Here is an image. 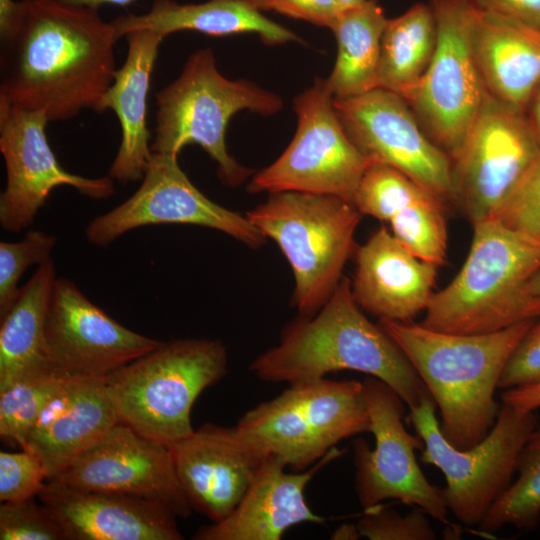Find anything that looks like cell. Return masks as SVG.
<instances>
[{"mask_svg": "<svg viewBox=\"0 0 540 540\" xmlns=\"http://www.w3.org/2000/svg\"><path fill=\"white\" fill-rule=\"evenodd\" d=\"M0 39V102L43 112L49 122L96 111L113 83L119 39L98 9L24 0Z\"/></svg>", "mask_w": 540, "mask_h": 540, "instance_id": "6da1fadb", "label": "cell"}, {"mask_svg": "<svg viewBox=\"0 0 540 540\" xmlns=\"http://www.w3.org/2000/svg\"><path fill=\"white\" fill-rule=\"evenodd\" d=\"M250 370L263 381L289 385L358 371L387 383L409 409L430 395L397 344L364 315L346 277L315 315L287 324L279 344L257 356Z\"/></svg>", "mask_w": 540, "mask_h": 540, "instance_id": "7a4b0ae2", "label": "cell"}, {"mask_svg": "<svg viewBox=\"0 0 540 540\" xmlns=\"http://www.w3.org/2000/svg\"><path fill=\"white\" fill-rule=\"evenodd\" d=\"M535 319L485 334L435 331L412 321L379 319L439 407L440 429L456 448L482 441L496 422L499 379Z\"/></svg>", "mask_w": 540, "mask_h": 540, "instance_id": "3957f363", "label": "cell"}, {"mask_svg": "<svg viewBox=\"0 0 540 540\" xmlns=\"http://www.w3.org/2000/svg\"><path fill=\"white\" fill-rule=\"evenodd\" d=\"M468 256L454 279L434 293L421 324L452 334L492 333L540 316L527 290L540 269V241L491 217L473 224Z\"/></svg>", "mask_w": 540, "mask_h": 540, "instance_id": "277c9868", "label": "cell"}, {"mask_svg": "<svg viewBox=\"0 0 540 540\" xmlns=\"http://www.w3.org/2000/svg\"><path fill=\"white\" fill-rule=\"evenodd\" d=\"M155 99L152 153L178 157L184 146L198 144L216 162L217 176L228 187L241 185L253 173L227 150L230 119L242 110L271 116L283 108L278 94L245 79L226 78L210 48L191 53L179 76Z\"/></svg>", "mask_w": 540, "mask_h": 540, "instance_id": "5b68a950", "label": "cell"}, {"mask_svg": "<svg viewBox=\"0 0 540 540\" xmlns=\"http://www.w3.org/2000/svg\"><path fill=\"white\" fill-rule=\"evenodd\" d=\"M228 355L219 340L185 338L161 342L106 377L119 422L170 446L194 429L198 396L227 373Z\"/></svg>", "mask_w": 540, "mask_h": 540, "instance_id": "8992f818", "label": "cell"}, {"mask_svg": "<svg viewBox=\"0 0 540 540\" xmlns=\"http://www.w3.org/2000/svg\"><path fill=\"white\" fill-rule=\"evenodd\" d=\"M361 216L340 197L297 191L270 193L246 214L288 260L295 278L292 304L302 316L315 315L338 286Z\"/></svg>", "mask_w": 540, "mask_h": 540, "instance_id": "52a82bcc", "label": "cell"}, {"mask_svg": "<svg viewBox=\"0 0 540 540\" xmlns=\"http://www.w3.org/2000/svg\"><path fill=\"white\" fill-rule=\"evenodd\" d=\"M235 427L265 455L303 471L340 441L370 433V417L362 382L322 377L289 385L248 410Z\"/></svg>", "mask_w": 540, "mask_h": 540, "instance_id": "ba28073f", "label": "cell"}, {"mask_svg": "<svg viewBox=\"0 0 540 540\" xmlns=\"http://www.w3.org/2000/svg\"><path fill=\"white\" fill-rule=\"evenodd\" d=\"M435 408L430 394L410 409L409 420L424 441L420 461L442 471L446 485L439 491L448 511L464 525L479 526L512 484L519 453L537 416L502 403L488 435L459 449L442 434Z\"/></svg>", "mask_w": 540, "mask_h": 540, "instance_id": "9c48e42d", "label": "cell"}, {"mask_svg": "<svg viewBox=\"0 0 540 540\" xmlns=\"http://www.w3.org/2000/svg\"><path fill=\"white\" fill-rule=\"evenodd\" d=\"M326 79L293 100L296 133L280 157L251 179L250 192L297 191L340 197L353 203L359 182L373 164L343 129Z\"/></svg>", "mask_w": 540, "mask_h": 540, "instance_id": "30bf717a", "label": "cell"}, {"mask_svg": "<svg viewBox=\"0 0 540 540\" xmlns=\"http://www.w3.org/2000/svg\"><path fill=\"white\" fill-rule=\"evenodd\" d=\"M437 44L424 76L405 99L424 132L453 161L487 90L475 60L471 0H431Z\"/></svg>", "mask_w": 540, "mask_h": 540, "instance_id": "8fae6325", "label": "cell"}, {"mask_svg": "<svg viewBox=\"0 0 540 540\" xmlns=\"http://www.w3.org/2000/svg\"><path fill=\"white\" fill-rule=\"evenodd\" d=\"M539 159L526 113L487 92L453 161L454 198L472 224L494 217Z\"/></svg>", "mask_w": 540, "mask_h": 540, "instance_id": "7c38bea8", "label": "cell"}, {"mask_svg": "<svg viewBox=\"0 0 540 540\" xmlns=\"http://www.w3.org/2000/svg\"><path fill=\"white\" fill-rule=\"evenodd\" d=\"M362 384L375 444L371 449L363 438L353 441L359 504L366 510L385 500H398L447 524L448 509L439 488L428 481L416 461L415 450H423L424 441L404 426L405 402L376 377L366 376Z\"/></svg>", "mask_w": 540, "mask_h": 540, "instance_id": "4fadbf2b", "label": "cell"}, {"mask_svg": "<svg viewBox=\"0 0 540 540\" xmlns=\"http://www.w3.org/2000/svg\"><path fill=\"white\" fill-rule=\"evenodd\" d=\"M333 104L347 136L372 163L397 169L442 201L454 198L452 160L401 95L378 87Z\"/></svg>", "mask_w": 540, "mask_h": 540, "instance_id": "5bb4252c", "label": "cell"}, {"mask_svg": "<svg viewBox=\"0 0 540 540\" xmlns=\"http://www.w3.org/2000/svg\"><path fill=\"white\" fill-rule=\"evenodd\" d=\"M139 188L126 201L95 217L88 241L104 247L138 227L189 224L212 228L258 248L266 237L249 219L206 197L178 164V157L152 153Z\"/></svg>", "mask_w": 540, "mask_h": 540, "instance_id": "9a60e30c", "label": "cell"}, {"mask_svg": "<svg viewBox=\"0 0 540 540\" xmlns=\"http://www.w3.org/2000/svg\"><path fill=\"white\" fill-rule=\"evenodd\" d=\"M48 123L43 112L0 102V152L6 169L0 224L5 231L19 233L29 227L56 187H73L91 199L115 193L109 176L84 177L60 165L47 139Z\"/></svg>", "mask_w": 540, "mask_h": 540, "instance_id": "2e32d148", "label": "cell"}, {"mask_svg": "<svg viewBox=\"0 0 540 540\" xmlns=\"http://www.w3.org/2000/svg\"><path fill=\"white\" fill-rule=\"evenodd\" d=\"M45 342L51 366L78 378L107 377L161 343L114 320L67 278L55 281Z\"/></svg>", "mask_w": 540, "mask_h": 540, "instance_id": "e0dca14e", "label": "cell"}, {"mask_svg": "<svg viewBox=\"0 0 540 540\" xmlns=\"http://www.w3.org/2000/svg\"><path fill=\"white\" fill-rule=\"evenodd\" d=\"M49 480L158 503L176 517L193 511L177 479L168 446L121 422Z\"/></svg>", "mask_w": 540, "mask_h": 540, "instance_id": "ac0fdd59", "label": "cell"}, {"mask_svg": "<svg viewBox=\"0 0 540 540\" xmlns=\"http://www.w3.org/2000/svg\"><path fill=\"white\" fill-rule=\"evenodd\" d=\"M192 510L212 522L238 505L267 455L236 427L205 423L168 446Z\"/></svg>", "mask_w": 540, "mask_h": 540, "instance_id": "d6986e66", "label": "cell"}, {"mask_svg": "<svg viewBox=\"0 0 540 540\" xmlns=\"http://www.w3.org/2000/svg\"><path fill=\"white\" fill-rule=\"evenodd\" d=\"M333 447L305 471H285L287 465L267 455L236 508L223 520L201 527L196 540H280L291 527L300 523L321 524L305 500V489L325 465L344 454Z\"/></svg>", "mask_w": 540, "mask_h": 540, "instance_id": "ffe728a7", "label": "cell"}, {"mask_svg": "<svg viewBox=\"0 0 540 540\" xmlns=\"http://www.w3.org/2000/svg\"><path fill=\"white\" fill-rule=\"evenodd\" d=\"M39 501L67 540H180L176 516L153 501L127 494L82 490L47 480Z\"/></svg>", "mask_w": 540, "mask_h": 540, "instance_id": "44dd1931", "label": "cell"}, {"mask_svg": "<svg viewBox=\"0 0 540 540\" xmlns=\"http://www.w3.org/2000/svg\"><path fill=\"white\" fill-rule=\"evenodd\" d=\"M437 267L381 226L356 250L353 297L362 310L379 319L412 321L434 294Z\"/></svg>", "mask_w": 540, "mask_h": 540, "instance_id": "7402d4cb", "label": "cell"}, {"mask_svg": "<svg viewBox=\"0 0 540 540\" xmlns=\"http://www.w3.org/2000/svg\"><path fill=\"white\" fill-rule=\"evenodd\" d=\"M118 422L106 377H75L42 410L21 449L41 459L49 480Z\"/></svg>", "mask_w": 540, "mask_h": 540, "instance_id": "603a6c76", "label": "cell"}, {"mask_svg": "<svg viewBox=\"0 0 540 540\" xmlns=\"http://www.w3.org/2000/svg\"><path fill=\"white\" fill-rule=\"evenodd\" d=\"M125 62L103 95L96 112L111 109L121 127V142L108 176L127 184L141 180L151 158L147 128V97L158 49L164 37L150 30H139L126 37Z\"/></svg>", "mask_w": 540, "mask_h": 540, "instance_id": "cb8c5ba5", "label": "cell"}, {"mask_svg": "<svg viewBox=\"0 0 540 540\" xmlns=\"http://www.w3.org/2000/svg\"><path fill=\"white\" fill-rule=\"evenodd\" d=\"M471 41L487 92L526 113L540 85V29L477 8Z\"/></svg>", "mask_w": 540, "mask_h": 540, "instance_id": "d4e9b609", "label": "cell"}, {"mask_svg": "<svg viewBox=\"0 0 540 540\" xmlns=\"http://www.w3.org/2000/svg\"><path fill=\"white\" fill-rule=\"evenodd\" d=\"M111 23L118 39L139 30H150L164 38L177 31L190 30L216 37L255 33L267 45L303 42L297 34L271 21L260 9L243 0L188 4L154 0L147 12L121 15Z\"/></svg>", "mask_w": 540, "mask_h": 540, "instance_id": "484cf974", "label": "cell"}, {"mask_svg": "<svg viewBox=\"0 0 540 540\" xmlns=\"http://www.w3.org/2000/svg\"><path fill=\"white\" fill-rule=\"evenodd\" d=\"M56 279L52 259L38 266L0 318V391L20 378L54 369L46 352L45 323Z\"/></svg>", "mask_w": 540, "mask_h": 540, "instance_id": "4316f807", "label": "cell"}, {"mask_svg": "<svg viewBox=\"0 0 540 540\" xmlns=\"http://www.w3.org/2000/svg\"><path fill=\"white\" fill-rule=\"evenodd\" d=\"M387 21L378 0H366L341 11L330 28L337 41V57L326 83L334 98L353 97L377 88Z\"/></svg>", "mask_w": 540, "mask_h": 540, "instance_id": "83f0119b", "label": "cell"}, {"mask_svg": "<svg viewBox=\"0 0 540 540\" xmlns=\"http://www.w3.org/2000/svg\"><path fill=\"white\" fill-rule=\"evenodd\" d=\"M436 44V20L430 4H414L388 19L381 40L377 88L406 99L427 71Z\"/></svg>", "mask_w": 540, "mask_h": 540, "instance_id": "f1b7e54d", "label": "cell"}, {"mask_svg": "<svg viewBox=\"0 0 540 540\" xmlns=\"http://www.w3.org/2000/svg\"><path fill=\"white\" fill-rule=\"evenodd\" d=\"M518 477L494 503L479 530L494 533L512 525L521 530H532L540 521V423L530 433L518 459Z\"/></svg>", "mask_w": 540, "mask_h": 540, "instance_id": "f546056e", "label": "cell"}, {"mask_svg": "<svg viewBox=\"0 0 540 540\" xmlns=\"http://www.w3.org/2000/svg\"><path fill=\"white\" fill-rule=\"evenodd\" d=\"M75 377L49 369L20 378L0 391V436L21 446L47 404Z\"/></svg>", "mask_w": 540, "mask_h": 540, "instance_id": "4dcf8cb0", "label": "cell"}, {"mask_svg": "<svg viewBox=\"0 0 540 540\" xmlns=\"http://www.w3.org/2000/svg\"><path fill=\"white\" fill-rule=\"evenodd\" d=\"M442 200L429 191L402 207L388 222L393 236L420 259L442 265L447 254V224Z\"/></svg>", "mask_w": 540, "mask_h": 540, "instance_id": "1f68e13d", "label": "cell"}, {"mask_svg": "<svg viewBox=\"0 0 540 540\" xmlns=\"http://www.w3.org/2000/svg\"><path fill=\"white\" fill-rule=\"evenodd\" d=\"M424 191L428 190L397 169L373 163L359 182L353 204L362 215L389 222L402 207Z\"/></svg>", "mask_w": 540, "mask_h": 540, "instance_id": "d6a6232c", "label": "cell"}, {"mask_svg": "<svg viewBox=\"0 0 540 540\" xmlns=\"http://www.w3.org/2000/svg\"><path fill=\"white\" fill-rule=\"evenodd\" d=\"M57 242L55 236L43 231H27L17 242H0V318L15 303L21 287L18 282L28 267L51 260Z\"/></svg>", "mask_w": 540, "mask_h": 540, "instance_id": "836d02e7", "label": "cell"}, {"mask_svg": "<svg viewBox=\"0 0 540 540\" xmlns=\"http://www.w3.org/2000/svg\"><path fill=\"white\" fill-rule=\"evenodd\" d=\"M1 540H67L52 513L35 497L1 502Z\"/></svg>", "mask_w": 540, "mask_h": 540, "instance_id": "e575fe53", "label": "cell"}, {"mask_svg": "<svg viewBox=\"0 0 540 540\" xmlns=\"http://www.w3.org/2000/svg\"><path fill=\"white\" fill-rule=\"evenodd\" d=\"M427 515L419 507L401 515L379 504L364 510L356 526L369 540H435L437 534Z\"/></svg>", "mask_w": 540, "mask_h": 540, "instance_id": "d590c367", "label": "cell"}, {"mask_svg": "<svg viewBox=\"0 0 540 540\" xmlns=\"http://www.w3.org/2000/svg\"><path fill=\"white\" fill-rule=\"evenodd\" d=\"M47 481L41 459L22 449L20 452H0V501H17L37 497Z\"/></svg>", "mask_w": 540, "mask_h": 540, "instance_id": "8d00e7d4", "label": "cell"}, {"mask_svg": "<svg viewBox=\"0 0 540 540\" xmlns=\"http://www.w3.org/2000/svg\"><path fill=\"white\" fill-rule=\"evenodd\" d=\"M494 217L506 226L540 241V159Z\"/></svg>", "mask_w": 540, "mask_h": 540, "instance_id": "74e56055", "label": "cell"}, {"mask_svg": "<svg viewBox=\"0 0 540 540\" xmlns=\"http://www.w3.org/2000/svg\"><path fill=\"white\" fill-rule=\"evenodd\" d=\"M540 383V316L517 344L501 373L498 388Z\"/></svg>", "mask_w": 540, "mask_h": 540, "instance_id": "f35d334b", "label": "cell"}, {"mask_svg": "<svg viewBox=\"0 0 540 540\" xmlns=\"http://www.w3.org/2000/svg\"><path fill=\"white\" fill-rule=\"evenodd\" d=\"M344 8L338 0H267L266 11L331 28Z\"/></svg>", "mask_w": 540, "mask_h": 540, "instance_id": "ab89813d", "label": "cell"}, {"mask_svg": "<svg viewBox=\"0 0 540 540\" xmlns=\"http://www.w3.org/2000/svg\"><path fill=\"white\" fill-rule=\"evenodd\" d=\"M480 10L540 29V0H471Z\"/></svg>", "mask_w": 540, "mask_h": 540, "instance_id": "60d3db41", "label": "cell"}, {"mask_svg": "<svg viewBox=\"0 0 540 540\" xmlns=\"http://www.w3.org/2000/svg\"><path fill=\"white\" fill-rule=\"evenodd\" d=\"M502 403L522 411L540 408V383L506 389L501 395Z\"/></svg>", "mask_w": 540, "mask_h": 540, "instance_id": "b9f144b4", "label": "cell"}, {"mask_svg": "<svg viewBox=\"0 0 540 540\" xmlns=\"http://www.w3.org/2000/svg\"><path fill=\"white\" fill-rule=\"evenodd\" d=\"M526 115L540 143V85L529 102Z\"/></svg>", "mask_w": 540, "mask_h": 540, "instance_id": "7bdbcfd3", "label": "cell"}, {"mask_svg": "<svg viewBox=\"0 0 540 540\" xmlns=\"http://www.w3.org/2000/svg\"><path fill=\"white\" fill-rule=\"evenodd\" d=\"M62 2L99 9L103 5L127 6L135 0H61Z\"/></svg>", "mask_w": 540, "mask_h": 540, "instance_id": "ee69618b", "label": "cell"}, {"mask_svg": "<svg viewBox=\"0 0 540 540\" xmlns=\"http://www.w3.org/2000/svg\"><path fill=\"white\" fill-rule=\"evenodd\" d=\"M360 536L356 525L343 524L332 534V539H358Z\"/></svg>", "mask_w": 540, "mask_h": 540, "instance_id": "f6af8a7d", "label": "cell"}, {"mask_svg": "<svg viewBox=\"0 0 540 540\" xmlns=\"http://www.w3.org/2000/svg\"><path fill=\"white\" fill-rule=\"evenodd\" d=\"M527 290L533 296H540V269L528 281Z\"/></svg>", "mask_w": 540, "mask_h": 540, "instance_id": "bcb514c9", "label": "cell"}, {"mask_svg": "<svg viewBox=\"0 0 540 540\" xmlns=\"http://www.w3.org/2000/svg\"><path fill=\"white\" fill-rule=\"evenodd\" d=\"M341 6L345 8H351L363 4L366 0H338Z\"/></svg>", "mask_w": 540, "mask_h": 540, "instance_id": "7dc6e473", "label": "cell"}, {"mask_svg": "<svg viewBox=\"0 0 540 540\" xmlns=\"http://www.w3.org/2000/svg\"><path fill=\"white\" fill-rule=\"evenodd\" d=\"M257 7L261 11H266L267 0H243Z\"/></svg>", "mask_w": 540, "mask_h": 540, "instance_id": "c3c4849f", "label": "cell"}]
</instances>
